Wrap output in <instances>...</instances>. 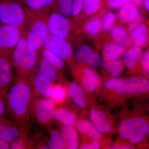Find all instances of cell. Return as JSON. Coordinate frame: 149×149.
<instances>
[{
    "mask_svg": "<svg viewBox=\"0 0 149 149\" xmlns=\"http://www.w3.org/2000/svg\"><path fill=\"white\" fill-rule=\"evenodd\" d=\"M34 97L28 77H15L6 95L4 115L21 128L32 127L29 111Z\"/></svg>",
    "mask_w": 149,
    "mask_h": 149,
    "instance_id": "1",
    "label": "cell"
},
{
    "mask_svg": "<svg viewBox=\"0 0 149 149\" xmlns=\"http://www.w3.org/2000/svg\"><path fill=\"white\" fill-rule=\"evenodd\" d=\"M39 57L40 53L28 45L24 33L9 56L16 77H28L37 66Z\"/></svg>",
    "mask_w": 149,
    "mask_h": 149,
    "instance_id": "2",
    "label": "cell"
},
{
    "mask_svg": "<svg viewBox=\"0 0 149 149\" xmlns=\"http://www.w3.org/2000/svg\"><path fill=\"white\" fill-rule=\"evenodd\" d=\"M25 9V38L30 48L40 53L44 48L47 37L49 35L47 26L49 15Z\"/></svg>",
    "mask_w": 149,
    "mask_h": 149,
    "instance_id": "3",
    "label": "cell"
},
{
    "mask_svg": "<svg viewBox=\"0 0 149 149\" xmlns=\"http://www.w3.org/2000/svg\"><path fill=\"white\" fill-rule=\"evenodd\" d=\"M120 138L131 145L141 143L145 141L149 133L148 120L141 115H135L121 120L118 125Z\"/></svg>",
    "mask_w": 149,
    "mask_h": 149,
    "instance_id": "4",
    "label": "cell"
},
{
    "mask_svg": "<svg viewBox=\"0 0 149 149\" xmlns=\"http://www.w3.org/2000/svg\"><path fill=\"white\" fill-rule=\"evenodd\" d=\"M56 108V106L50 98L35 97L30 106V120L40 127L47 128L53 123Z\"/></svg>",
    "mask_w": 149,
    "mask_h": 149,
    "instance_id": "5",
    "label": "cell"
},
{
    "mask_svg": "<svg viewBox=\"0 0 149 149\" xmlns=\"http://www.w3.org/2000/svg\"><path fill=\"white\" fill-rule=\"evenodd\" d=\"M0 24L14 25L25 31L26 11L20 0H0Z\"/></svg>",
    "mask_w": 149,
    "mask_h": 149,
    "instance_id": "6",
    "label": "cell"
},
{
    "mask_svg": "<svg viewBox=\"0 0 149 149\" xmlns=\"http://www.w3.org/2000/svg\"><path fill=\"white\" fill-rule=\"evenodd\" d=\"M77 83L90 94L95 92L100 84V79L95 70L91 67L83 63H74L70 68Z\"/></svg>",
    "mask_w": 149,
    "mask_h": 149,
    "instance_id": "7",
    "label": "cell"
},
{
    "mask_svg": "<svg viewBox=\"0 0 149 149\" xmlns=\"http://www.w3.org/2000/svg\"><path fill=\"white\" fill-rule=\"evenodd\" d=\"M47 26L49 35L67 40L72 24L69 18L61 13L54 6L48 16Z\"/></svg>",
    "mask_w": 149,
    "mask_h": 149,
    "instance_id": "8",
    "label": "cell"
},
{
    "mask_svg": "<svg viewBox=\"0 0 149 149\" xmlns=\"http://www.w3.org/2000/svg\"><path fill=\"white\" fill-rule=\"evenodd\" d=\"M24 33L16 26L0 24V54L9 56Z\"/></svg>",
    "mask_w": 149,
    "mask_h": 149,
    "instance_id": "9",
    "label": "cell"
},
{
    "mask_svg": "<svg viewBox=\"0 0 149 149\" xmlns=\"http://www.w3.org/2000/svg\"><path fill=\"white\" fill-rule=\"evenodd\" d=\"M44 48L66 62L70 68L75 63L72 46L65 39L49 35L46 39Z\"/></svg>",
    "mask_w": 149,
    "mask_h": 149,
    "instance_id": "10",
    "label": "cell"
},
{
    "mask_svg": "<svg viewBox=\"0 0 149 149\" xmlns=\"http://www.w3.org/2000/svg\"><path fill=\"white\" fill-rule=\"evenodd\" d=\"M28 77L35 97L50 98L54 83L40 73L36 67Z\"/></svg>",
    "mask_w": 149,
    "mask_h": 149,
    "instance_id": "11",
    "label": "cell"
},
{
    "mask_svg": "<svg viewBox=\"0 0 149 149\" xmlns=\"http://www.w3.org/2000/svg\"><path fill=\"white\" fill-rule=\"evenodd\" d=\"M90 116L92 122L102 133H111L114 128V123L111 115L104 109L98 107L91 109Z\"/></svg>",
    "mask_w": 149,
    "mask_h": 149,
    "instance_id": "12",
    "label": "cell"
},
{
    "mask_svg": "<svg viewBox=\"0 0 149 149\" xmlns=\"http://www.w3.org/2000/svg\"><path fill=\"white\" fill-rule=\"evenodd\" d=\"M123 80L124 95L136 96L149 92V82L146 78L135 75Z\"/></svg>",
    "mask_w": 149,
    "mask_h": 149,
    "instance_id": "13",
    "label": "cell"
},
{
    "mask_svg": "<svg viewBox=\"0 0 149 149\" xmlns=\"http://www.w3.org/2000/svg\"><path fill=\"white\" fill-rule=\"evenodd\" d=\"M13 69L9 57L0 54V96H6L15 79Z\"/></svg>",
    "mask_w": 149,
    "mask_h": 149,
    "instance_id": "14",
    "label": "cell"
},
{
    "mask_svg": "<svg viewBox=\"0 0 149 149\" xmlns=\"http://www.w3.org/2000/svg\"><path fill=\"white\" fill-rule=\"evenodd\" d=\"M74 56L80 63L91 67H98L102 63L101 58L99 54L86 45L77 47L74 52Z\"/></svg>",
    "mask_w": 149,
    "mask_h": 149,
    "instance_id": "15",
    "label": "cell"
},
{
    "mask_svg": "<svg viewBox=\"0 0 149 149\" xmlns=\"http://www.w3.org/2000/svg\"><path fill=\"white\" fill-rule=\"evenodd\" d=\"M21 128L13 120L5 115L0 117V139L11 143L19 136Z\"/></svg>",
    "mask_w": 149,
    "mask_h": 149,
    "instance_id": "16",
    "label": "cell"
},
{
    "mask_svg": "<svg viewBox=\"0 0 149 149\" xmlns=\"http://www.w3.org/2000/svg\"><path fill=\"white\" fill-rule=\"evenodd\" d=\"M68 98L77 107L85 109L88 105V99L84 89L77 81L64 83Z\"/></svg>",
    "mask_w": 149,
    "mask_h": 149,
    "instance_id": "17",
    "label": "cell"
},
{
    "mask_svg": "<svg viewBox=\"0 0 149 149\" xmlns=\"http://www.w3.org/2000/svg\"><path fill=\"white\" fill-rule=\"evenodd\" d=\"M54 120L62 126H72L75 128L78 120V116L73 109L61 106L56 109Z\"/></svg>",
    "mask_w": 149,
    "mask_h": 149,
    "instance_id": "18",
    "label": "cell"
},
{
    "mask_svg": "<svg viewBox=\"0 0 149 149\" xmlns=\"http://www.w3.org/2000/svg\"><path fill=\"white\" fill-rule=\"evenodd\" d=\"M24 8L37 13L49 15L55 5V0H20Z\"/></svg>",
    "mask_w": 149,
    "mask_h": 149,
    "instance_id": "19",
    "label": "cell"
},
{
    "mask_svg": "<svg viewBox=\"0 0 149 149\" xmlns=\"http://www.w3.org/2000/svg\"><path fill=\"white\" fill-rule=\"evenodd\" d=\"M143 54L142 48L140 47L134 46L130 48L124 53L123 60L124 65L130 71H138L139 67L141 66Z\"/></svg>",
    "mask_w": 149,
    "mask_h": 149,
    "instance_id": "20",
    "label": "cell"
},
{
    "mask_svg": "<svg viewBox=\"0 0 149 149\" xmlns=\"http://www.w3.org/2000/svg\"><path fill=\"white\" fill-rule=\"evenodd\" d=\"M78 132L92 140H101L103 135L92 121L88 119L81 118L78 119L76 125Z\"/></svg>",
    "mask_w": 149,
    "mask_h": 149,
    "instance_id": "21",
    "label": "cell"
},
{
    "mask_svg": "<svg viewBox=\"0 0 149 149\" xmlns=\"http://www.w3.org/2000/svg\"><path fill=\"white\" fill-rule=\"evenodd\" d=\"M32 131L31 129L22 132L19 136L10 143V149H35L34 133Z\"/></svg>",
    "mask_w": 149,
    "mask_h": 149,
    "instance_id": "22",
    "label": "cell"
},
{
    "mask_svg": "<svg viewBox=\"0 0 149 149\" xmlns=\"http://www.w3.org/2000/svg\"><path fill=\"white\" fill-rule=\"evenodd\" d=\"M102 66L105 71L113 77L119 76L124 69L123 62L119 59H110L103 57Z\"/></svg>",
    "mask_w": 149,
    "mask_h": 149,
    "instance_id": "23",
    "label": "cell"
},
{
    "mask_svg": "<svg viewBox=\"0 0 149 149\" xmlns=\"http://www.w3.org/2000/svg\"><path fill=\"white\" fill-rule=\"evenodd\" d=\"M130 37L135 47H145L148 42V29L146 25L141 24L130 32Z\"/></svg>",
    "mask_w": 149,
    "mask_h": 149,
    "instance_id": "24",
    "label": "cell"
},
{
    "mask_svg": "<svg viewBox=\"0 0 149 149\" xmlns=\"http://www.w3.org/2000/svg\"><path fill=\"white\" fill-rule=\"evenodd\" d=\"M36 67L40 73L54 83L59 80L58 73L56 70L41 56H40Z\"/></svg>",
    "mask_w": 149,
    "mask_h": 149,
    "instance_id": "25",
    "label": "cell"
},
{
    "mask_svg": "<svg viewBox=\"0 0 149 149\" xmlns=\"http://www.w3.org/2000/svg\"><path fill=\"white\" fill-rule=\"evenodd\" d=\"M52 125L47 128L49 132V137L48 139L49 149H66L65 141L61 130L58 128H53Z\"/></svg>",
    "mask_w": 149,
    "mask_h": 149,
    "instance_id": "26",
    "label": "cell"
},
{
    "mask_svg": "<svg viewBox=\"0 0 149 149\" xmlns=\"http://www.w3.org/2000/svg\"><path fill=\"white\" fill-rule=\"evenodd\" d=\"M61 131L65 141L66 149L78 148L79 145L78 133L74 127L63 126Z\"/></svg>",
    "mask_w": 149,
    "mask_h": 149,
    "instance_id": "27",
    "label": "cell"
},
{
    "mask_svg": "<svg viewBox=\"0 0 149 149\" xmlns=\"http://www.w3.org/2000/svg\"><path fill=\"white\" fill-rule=\"evenodd\" d=\"M50 98L56 106L61 107L67 102L68 97L65 85L62 84L61 82L54 83L52 89Z\"/></svg>",
    "mask_w": 149,
    "mask_h": 149,
    "instance_id": "28",
    "label": "cell"
},
{
    "mask_svg": "<svg viewBox=\"0 0 149 149\" xmlns=\"http://www.w3.org/2000/svg\"><path fill=\"white\" fill-rule=\"evenodd\" d=\"M41 56L49 63L56 68L58 73L59 80L61 81V72L65 67L64 61L52 52L43 48L41 51Z\"/></svg>",
    "mask_w": 149,
    "mask_h": 149,
    "instance_id": "29",
    "label": "cell"
},
{
    "mask_svg": "<svg viewBox=\"0 0 149 149\" xmlns=\"http://www.w3.org/2000/svg\"><path fill=\"white\" fill-rule=\"evenodd\" d=\"M126 50V48L116 42H111L105 45L103 49V56L110 59H119Z\"/></svg>",
    "mask_w": 149,
    "mask_h": 149,
    "instance_id": "30",
    "label": "cell"
},
{
    "mask_svg": "<svg viewBox=\"0 0 149 149\" xmlns=\"http://www.w3.org/2000/svg\"><path fill=\"white\" fill-rule=\"evenodd\" d=\"M137 6L131 3L125 4L119 8L118 17L120 22L129 23L133 20L139 13Z\"/></svg>",
    "mask_w": 149,
    "mask_h": 149,
    "instance_id": "31",
    "label": "cell"
},
{
    "mask_svg": "<svg viewBox=\"0 0 149 149\" xmlns=\"http://www.w3.org/2000/svg\"><path fill=\"white\" fill-rule=\"evenodd\" d=\"M111 35L115 42L124 46L125 48L130 47L133 45L132 40L128 32L124 28L116 26L111 30Z\"/></svg>",
    "mask_w": 149,
    "mask_h": 149,
    "instance_id": "32",
    "label": "cell"
},
{
    "mask_svg": "<svg viewBox=\"0 0 149 149\" xmlns=\"http://www.w3.org/2000/svg\"><path fill=\"white\" fill-rule=\"evenodd\" d=\"M102 28L100 17L97 15L92 17L85 24V32L91 37H95L100 34Z\"/></svg>",
    "mask_w": 149,
    "mask_h": 149,
    "instance_id": "33",
    "label": "cell"
},
{
    "mask_svg": "<svg viewBox=\"0 0 149 149\" xmlns=\"http://www.w3.org/2000/svg\"><path fill=\"white\" fill-rule=\"evenodd\" d=\"M104 87L107 91L112 92L118 95L121 96L124 95L123 78H110L105 82Z\"/></svg>",
    "mask_w": 149,
    "mask_h": 149,
    "instance_id": "34",
    "label": "cell"
},
{
    "mask_svg": "<svg viewBox=\"0 0 149 149\" xmlns=\"http://www.w3.org/2000/svg\"><path fill=\"white\" fill-rule=\"evenodd\" d=\"M102 4V0H84L83 10L88 16H93L101 8Z\"/></svg>",
    "mask_w": 149,
    "mask_h": 149,
    "instance_id": "35",
    "label": "cell"
},
{
    "mask_svg": "<svg viewBox=\"0 0 149 149\" xmlns=\"http://www.w3.org/2000/svg\"><path fill=\"white\" fill-rule=\"evenodd\" d=\"M72 0H55V6L61 14L69 18L71 16Z\"/></svg>",
    "mask_w": 149,
    "mask_h": 149,
    "instance_id": "36",
    "label": "cell"
},
{
    "mask_svg": "<svg viewBox=\"0 0 149 149\" xmlns=\"http://www.w3.org/2000/svg\"><path fill=\"white\" fill-rule=\"evenodd\" d=\"M116 18V15L112 12L108 11L105 13L102 21V28L105 32H109L113 28Z\"/></svg>",
    "mask_w": 149,
    "mask_h": 149,
    "instance_id": "37",
    "label": "cell"
},
{
    "mask_svg": "<svg viewBox=\"0 0 149 149\" xmlns=\"http://www.w3.org/2000/svg\"><path fill=\"white\" fill-rule=\"evenodd\" d=\"M84 0H72L71 16L77 17L83 10Z\"/></svg>",
    "mask_w": 149,
    "mask_h": 149,
    "instance_id": "38",
    "label": "cell"
},
{
    "mask_svg": "<svg viewBox=\"0 0 149 149\" xmlns=\"http://www.w3.org/2000/svg\"><path fill=\"white\" fill-rule=\"evenodd\" d=\"M141 68L147 76L149 74V52L148 50L143 54L141 62Z\"/></svg>",
    "mask_w": 149,
    "mask_h": 149,
    "instance_id": "39",
    "label": "cell"
},
{
    "mask_svg": "<svg viewBox=\"0 0 149 149\" xmlns=\"http://www.w3.org/2000/svg\"><path fill=\"white\" fill-rule=\"evenodd\" d=\"M143 17L141 14L139 13L135 18L132 20V21L129 22L128 24V30L130 33L133 31L134 29L137 28L140 24H141L142 22L143 21Z\"/></svg>",
    "mask_w": 149,
    "mask_h": 149,
    "instance_id": "40",
    "label": "cell"
},
{
    "mask_svg": "<svg viewBox=\"0 0 149 149\" xmlns=\"http://www.w3.org/2000/svg\"><path fill=\"white\" fill-rule=\"evenodd\" d=\"M130 2V0H107V5L109 8L116 9L120 8L125 4Z\"/></svg>",
    "mask_w": 149,
    "mask_h": 149,
    "instance_id": "41",
    "label": "cell"
},
{
    "mask_svg": "<svg viewBox=\"0 0 149 149\" xmlns=\"http://www.w3.org/2000/svg\"><path fill=\"white\" fill-rule=\"evenodd\" d=\"M102 143L100 140H92L91 142L83 144L79 148L81 149H97L101 147Z\"/></svg>",
    "mask_w": 149,
    "mask_h": 149,
    "instance_id": "42",
    "label": "cell"
},
{
    "mask_svg": "<svg viewBox=\"0 0 149 149\" xmlns=\"http://www.w3.org/2000/svg\"><path fill=\"white\" fill-rule=\"evenodd\" d=\"M133 145L128 143H119L109 147L108 149H134Z\"/></svg>",
    "mask_w": 149,
    "mask_h": 149,
    "instance_id": "43",
    "label": "cell"
},
{
    "mask_svg": "<svg viewBox=\"0 0 149 149\" xmlns=\"http://www.w3.org/2000/svg\"><path fill=\"white\" fill-rule=\"evenodd\" d=\"M5 96H0V117L5 114Z\"/></svg>",
    "mask_w": 149,
    "mask_h": 149,
    "instance_id": "44",
    "label": "cell"
},
{
    "mask_svg": "<svg viewBox=\"0 0 149 149\" xmlns=\"http://www.w3.org/2000/svg\"><path fill=\"white\" fill-rule=\"evenodd\" d=\"M10 149V143L0 139V149Z\"/></svg>",
    "mask_w": 149,
    "mask_h": 149,
    "instance_id": "45",
    "label": "cell"
},
{
    "mask_svg": "<svg viewBox=\"0 0 149 149\" xmlns=\"http://www.w3.org/2000/svg\"><path fill=\"white\" fill-rule=\"evenodd\" d=\"M130 2L134 4L137 7H141L143 3V0H130Z\"/></svg>",
    "mask_w": 149,
    "mask_h": 149,
    "instance_id": "46",
    "label": "cell"
},
{
    "mask_svg": "<svg viewBox=\"0 0 149 149\" xmlns=\"http://www.w3.org/2000/svg\"><path fill=\"white\" fill-rule=\"evenodd\" d=\"M143 3L144 8L147 11L149 12V0H144Z\"/></svg>",
    "mask_w": 149,
    "mask_h": 149,
    "instance_id": "47",
    "label": "cell"
}]
</instances>
